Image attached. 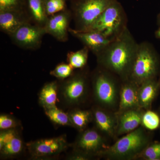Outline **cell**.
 Here are the masks:
<instances>
[{"label": "cell", "mask_w": 160, "mask_h": 160, "mask_svg": "<svg viewBox=\"0 0 160 160\" xmlns=\"http://www.w3.org/2000/svg\"><path fill=\"white\" fill-rule=\"evenodd\" d=\"M139 44L128 28L96 55L100 67L123 81L129 79Z\"/></svg>", "instance_id": "1"}, {"label": "cell", "mask_w": 160, "mask_h": 160, "mask_svg": "<svg viewBox=\"0 0 160 160\" xmlns=\"http://www.w3.org/2000/svg\"><path fill=\"white\" fill-rule=\"evenodd\" d=\"M149 141L144 129L139 127L127 133L112 146L104 149L99 157L117 160H130L138 158L148 146Z\"/></svg>", "instance_id": "2"}, {"label": "cell", "mask_w": 160, "mask_h": 160, "mask_svg": "<svg viewBox=\"0 0 160 160\" xmlns=\"http://www.w3.org/2000/svg\"><path fill=\"white\" fill-rule=\"evenodd\" d=\"M127 15L117 0H113L93 23L89 30L99 32L112 41L120 36L127 27Z\"/></svg>", "instance_id": "3"}, {"label": "cell", "mask_w": 160, "mask_h": 160, "mask_svg": "<svg viewBox=\"0 0 160 160\" xmlns=\"http://www.w3.org/2000/svg\"><path fill=\"white\" fill-rule=\"evenodd\" d=\"M113 74L99 66L92 77L93 98L98 106L104 109H112L119 100L117 84Z\"/></svg>", "instance_id": "4"}, {"label": "cell", "mask_w": 160, "mask_h": 160, "mask_svg": "<svg viewBox=\"0 0 160 160\" xmlns=\"http://www.w3.org/2000/svg\"><path fill=\"white\" fill-rule=\"evenodd\" d=\"M158 67V59L153 47L148 42H142L139 44L129 79L140 86L146 81L155 78Z\"/></svg>", "instance_id": "5"}, {"label": "cell", "mask_w": 160, "mask_h": 160, "mask_svg": "<svg viewBox=\"0 0 160 160\" xmlns=\"http://www.w3.org/2000/svg\"><path fill=\"white\" fill-rule=\"evenodd\" d=\"M88 90V78L86 73L74 72L70 77L59 82L58 99L64 106L75 108L85 102Z\"/></svg>", "instance_id": "6"}, {"label": "cell", "mask_w": 160, "mask_h": 160, "mask_svg": "<svg viewBox=\"0 0 160 160\" xmlns=\"http://www.w3.org/2000/svg\"><path fill=\"white\" fill-rule=\"evenodd\" d=\"M113 0H72L76 30H89L100 15Z\"/></svg>", "instance_id": "7"}, {"label": "cell", "mask_w": 160, "mask_h": 160, "mask_svg": "<svg viewBox=\"0 0 160 160\" xmlns=\"http://www.w3.org/2000/svg\"><path fill=\"white\" fill-rule=\"evenodd\" d=\"M26 146L32 159L46 160L58 158L72 144L68 143L66 135H62L30 141L26 143Z\"/></svg>", "instance_id": "8"}, {"label": "cell", "mask_w": 160, "mask_h": 160, "mask_svg": "<svg viewBox=\"0 0 160 160\" xmlns=\"http://www.w3.org/2000/svg\"><path fill=\"white\" fill-rule=\"evenodd\" d=\"M72 146L73 151L86 155L91 158L99 157L100 153L108 147L102 134L96 128L86 129L80 132Z\"/></svg>", "instance_id": "9"}, {"label": "cell", "mask_w": 160, "mask_h": 160, "mask_svg": "<svg viewBox=\"0 0 160 160\" xmlns=\"http://www.w3.org/2000/svg\"><path fill=\"white\" fill-rule=\"evenodd\" d=\"M21 129L1 130L0 158L8 159L18 157L26 148L21 134Z\"/></svg>", "instance_id": "10"}, {"label": "cell", "mask_w": 160, "mask_h": 160, "mask_svg": "<svg viewBox=\"0 0 160 160\" xmlns=\"http://www.w3.org/2000/svg\"><path fill=\"white\" fill-rule=\"evenodd\" d=\"M46 33L44 27L29 22L20 26L10 36L13 42L26 49H35L39 47L43 35Z\"/></svg>", "instance_id": "11"}, {"label": "cell", "mask_w": 160, "mask_h": 160, "mask_svg": "<svg viewBox=\"0 0 160 160\" xmlns=\"http://www.w3.org/2000/svg\"><path fill=\"white\" fill-rule=\"evenodd\" d=\"M71 14V12L65 9L49 17L44 27L46 33L60 42H66L68 40Z\"/></svg>", "instance_id": "12"}, {"label": "cell", "mask_w": 160, "mask_h": 160, "mask_svg": "<svg viewBox=\"0 0 160 160\" xmlns=\"http://www.w3.org/2000/svg\"><path fill=\"white\" fill-rule=\"evenodd\" d=\"M69 32L96 56L102 51L111 42L102 34L94 30L78 31L69 29Z\"/></svg>", "instance_id": "13"}, {"label": "cell", "mask_w": 160, "mask_h": 160, "mask_svg": "<svg viewBox=\"0 0 160 160\" xmlns=\"http://www.w3.org/2000/svg\"><path fill=\"white\" fill-rule=\"evenodd\" d=\"M96 129L102 134L113 137L117 133L118 117L100 106L92 109Z\"/></svg>", "instance_id": "14"}, {"label": "cell", "mask_w": 160, "mask_h": 160, "mask_svg": "<svg viewBox=\"0 0 160 160\" xmlns=\"http://www.w3.org/2000/svg\"><path fill=\"white\" fill-rule=\"evenodd\" d=\"M123 82L119 92L118 114L130 109H141L138 98L139 86L129 79Z\"/></svg>", "instance_id": "15"}, {"label": "cell", "mask_w": 160, "mask_h": 160, "mask_svg": "<svg viewBox=\"0 0 160 160\" xmlns=\"http://www.w3.org/2000/svg\"><path fill=\"white\" fill-rule=\"evenodd\" d=\"M143 113L142 109H130L119 113L116 134H126L137 129L142 124Z\"/></svg>", "instance_id": "16"}, {"label": "cell", "mask_w": 160, "mask_h": 160, "mask_svg": "<svg viewBox=\"0 0 160 160\" xmlns=\"http://www.w3.org/2000/svg\"><path fill=\"white\" fill-rule=\"evenodd\" d=\"M29 22L22 10L0 12V28L6 34L11 36L25 23Z\"/></svg>", "instance_id": "17"}, {"label": "cell", "mask_w": 160, "mask_h": 160, "mask_svg": "<svg viewBox=\"0 0 160 160\" xmlns=\"http://www.w3.org/2000/svg\"><path fill=\"white\" fill-rule=\"evenodd\" d=\"M59 82L52 81L46 83L38 95V102L44 109L56 107L58 101Z\"/></svg>", "instance_id": "18"}, {"label": "cell", "mask_w": 160, "mask_h": 160, "mask_svg": "<svg viewBox=\"0 0 160 160\" xmlns=\"http://www.w3.org/2000/svg\"><path fill=\"white\" fill-rule=\"evenodd\" d=\"M159 84L153 78L146 81L140 85L138 98L141 109H148L149 108L157 93Z\"/></svg>", "instance_id": "19"}, {"label": "cell", "mask_w": 160, "mask_h": 160, "mask_svg": "<svg viewBox=\"0 0 160 160\" xmlns=\"http://www.w3.org/2000/svg\"><path fill=\"white\" fill-rule=\"evenodd\" d=\"M72 127L79 132L86 130L87 126L93 121L92 110L81 109L75 107L71 108L68 112Z\"/></svg>", "instance_id": "20"}, {"label": "cell", "mask_w": 160, "mask_h": 160, "mask_svg": "<svg viewBox=\"0 0 160 160\" xmlns=\"http://www.w3.org/2000/svg\"><path fill=\"white\" fill-rule=\"evenodd\" d=\"M26 6L36 25L44 27L48 18L44 0H26Z\"/></svg>", "instance_id": "21"}, {"label": "cell", "mask_w": 160, "mask_h": 160, "mask_svg": "<svg viewBox=\"0 0 160 160\" xmlns=\"http://www.w3.org/2000/svg\"><path fill=\"white\" fill-rule=\"evenodd\" d=\"M44 110L46 116L55 125L72 127L68 112H65L57 106Z\"/></svg>", "instance_id": "22"}, {"label": "cell", "mask_w": 160, "mask_h": 160, "mask_svg": "<svg viewBox=\"0 0 160 160\" xmlns=\"http://www.w3.org/2000/svg\"><path fill=\"white\" fill-rule=\"evenodd\" d=\"M89 49L86 46L78 51L69 52L67 55V63L74 69H83L86 66L88 59Z\"/></svg>", "instance_id": "23"}, {"label": "cell", "mask_w": 160, "mask_h": 160, "mask_svg": "<svg viewBox=\"0 0 160 160\" xmlns=\"http://www.w3.org/2000/svg\"><path fill=\"white\" fill-rule=\"evenodd\" d=\"M74 68L69 64L62 62L58 64L50 72V74L60 81L66 79L74 73Z\"/></svg>", "instance_id": "24"}, {"label": "cell", "mask_w": 160, "mask_h": 160, "mask_svg": "<svg viewBox=\"0 0 160 160\" xmlns=\"http://www.w3.org/2000/svg\"><path fill=\"white\" fill-rule=\"evenodd\" d=\"M141 125L148 130H155L160 125L159 117L154 112L147 110L143 113Z\"/></svg>", "instance_id": "25"}, {"label": "cell", "mask_w": 160, "mask_h": 160, "mask_svg": "<svg viewBox=\"0 0 160 160\" xmlns=\"http://www.w3.org/2000/svg\"><path fill=\"white\" fill-rule=\"evenodd\" d=\"M22 128V124L19 120L13 116L6 113L0 115V131Z\"/></svg>", "instance_id": "26"}, {"label": "cell", "mask_w": 160, "mask_h": 160, "mask_svg": "<svg viewBox=\"0 0 160 160\" xmlns=\"http://www.w3.org/2000/svg\"><path fill=\"white\" fill-rule=\"evenodd\" d=\"M44 2L48 17L66 9V0H44Z\"/></svg>", "instance_id": "27"}, {"label": "cell", "mask_w": 160, "mask_h": 160, "mask_svg": "<svg viewBox=\"0 0 160 160\" xmlns=\"http://www.w3.org/2000/svg\"><path fill=\"white\" fill-rule=\"evenodd\" d=\"M138 158L148 160H160V143H155L147 146Z\"/></svg>", "instance_id": "28"}, {"label": "cell", "mask_w": 160, "mask_h": 160, "mask_svg": "<svg viewBox=\"0 0 160 160\" xmlns=\"http://www.w3.org/2000/svg\"><path fill=\"white\" fill-rule=\"evenodd\" d=\"M26 0H0V12L22 10Z\"/></svg>", "instance_id": "29"}, {"label": "cell", "mask_w": 160, "mask_h": 160, "mask_svg": "<svg viewBox=\"0 0 160 160\" xmlns=\"http://www.w3.org/2000/svg\"><path fill=\"white\" fill-rule=\"evenodd\" d=\"M91 158L82 153L73 151L69 153L66 158V160H87L91 159Z\"/></svg>", "instance_id": "30"}, {"label": "cell", "mask_w": 160, "mask_h": 160, "mask_svg": "<svg viewBox=\"0 0 160 160\" xmlns=\"http://www.w3.org/2000/svg\"><path fill=\"white\" fill-rule=\"evenodd\" d=\"M155 37L157 38L160 39V28L155 32Z\"/></svg>", "instance_id": "31"}, {"label": "cell", "mask_w": 160, "mask_h": 160, "mask_svg": "<svg viewBox=\"0 0 160 160\" xmlns=\"http://www.w3.org/2000/svg\"><path fill=\"white\" fill-rule=\"evenodd\" d=\"M158 23L159 25H160V13L159 14L158 18Z\"/></svg>", "instance_id": "32"}, {"label": "cell", "mask_w": 160, "mask_h": 160, "mask_svg": "<svg viewBox=\"0 0 160 160\" xmlns=\"http://www.w3.org/2000/svg\"><path fill=\"white\" fill-rule=\"evenodd\" d=\"M159 83H160V80Z\"/></svg>", "instance_id": "33"}]
</instances>
